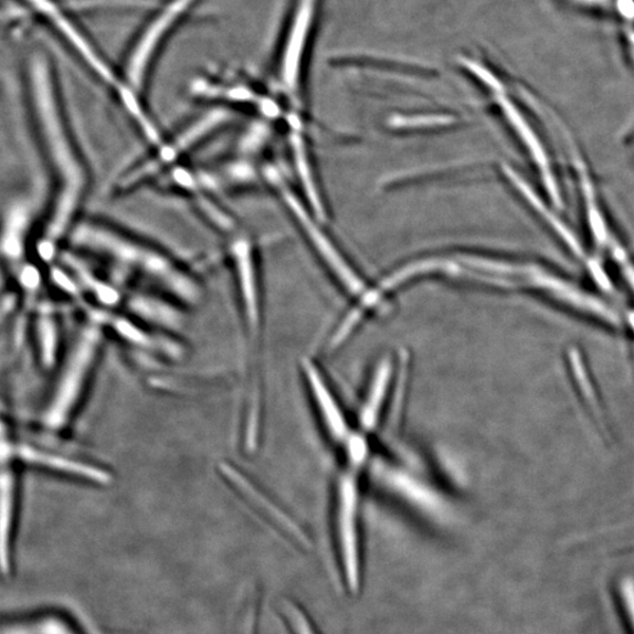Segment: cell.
<instances>
[{
	"label": "cell",
	"instance_id": "1",
	"mask_svg": "<svg viewBox=\"0 0 634 634\" xmlns=\"http://www.w3.org/2000/svg\"><path fill=\"white\" fill-rule=\"evenodd\" d=\"M25 89L36 138L53 181V193L36 253L52 265L60 257V244L77 223L88 191L89 173L66 118L50 53L44 47L29 51L24 64Z\"/></svg>",
	"mask_w": 634,
	"mask_h": 634
},
{
	"label": "cell",
	"instance_id": "2",
	"mask_svg": "<svg viewBox=\"0 0 634 634\" xmlns=\"http://www.w3.org/2000/svg\"><path fill=\"white\" fill-rule=\"evenodd\" d=\"M67 240L71 250L105 260L126 275H138L183 303L200 300L201 288L197 279L177 260L108 223L77 221Z\"/></svg>",
	"mask_w": 634,
	"mask_h": 634
},
{
	"label": "cell",
	"instance_id": "3",
	"mask_svg": "<svg viewBox=\"0 0 634 634\" xmlns=\"http://www.w3.org/2000/svg\"><path fill=\"white\" fill-rule=\"evenodd\" d=\"M233 120L232 110L225 106L211 105L199 116L182 126L170 139H165L151 157L140 161L124 173L117 181L119 194L134 191L140 186L169 172L180 165L186 155L193 151L202 142L218 135Z\"/></svg>",
	"mask_w": 634,
	"mask_h": 634
},
{
	"label": "cell",
	"instance_id": "4",
	"mask_svg": "<svg viewBox=\"0 0 634 634\" xmlns=\"http://www.w3.org/2000/svg\"><path fill=\"white\" fill-rule=\"evenodd\" d=\"M200 0H166L141 27L124 55L121 82L144 96L160 52Z\"/></svg>",
	"mask_w": 634,
	"mask_h": 634
},
{
	"label": "cell",
	"instance_id": "5",
	"mask_svg": "<svg viewBox=\"0 0 634 634\" xmlns=\"http://www.w3.org/2000/svg\"><path fill=\"white\" fill-rule=\"evenodd\" d=\"M57 33L99 82L114 91L120 83L119 71L109 64L104 53L92 42L76 20V10L64 0H23Z\"/></svg>",
	"mask_w": 634,
	"mask_h": 634
},
{
	"label": "cell",
	"instance_id": "6",
	"mask_svg": "<svg viewBox=\"0 0 634 634\" xmlns=\"http://www.w3.org/2000/svg\"><path fill=\"white\" fill-rule=\"evenodd\" d=\"M101 342V330L89 327L84 330L65 366L57 393L47 410L45 421L49 426L60 427L68 419L77 403L85 381L95 361Z\"/></svg>",
	"mask_w": 634,
	"mask_h": 634
},
{
	"label": "cell",
	"instance_id": "7",
	"mask_svg": "<svg viewBox=\"0 0 634 634\" xmlns=\"http://www.w3.org/2000/svg\"><path fill=\"white\" fill-rule=\"evenodd\" d=\"M357 516V482L352 474H348L340 486V536L347 581L352 591H358L360 585Z\"/></svg>",
	"mask_w": 634,
	"mask_h": 634
},
{
	"label": "cell",
	"instance_id": "8",
	"mask_svg": "<svg viewBox=\"0 0 634 634\" xmlns=\"http://www.w3.org/2000/svg\"><path fill=\"white\" fill-rule=\"evenodd\" d=\"M317 0L298 2L282 57V80L295 91L300 81L302 63L314 23Z\"/></svg>",
	"mask_w": 634,
	"mask_h": 634
},
{
	"label": "cell",
	"instance_id": "9",
	"mask_svg": "<svg viewBox=\"0 0 634 634\" xmlns=\"http://www.w3.org/2000/svg\"><path fill=\"white\" fill-rule=\"evenodd\" d=\"M32 226V209L28 199L10 201L3 218L2 252L12 267L25 263L28 239Z\"/></svg>",
	"mask_w": 634,
	"mask_h": 634
},
{
	"label": "cell",
	"instance_id": "10",
	"mask_svg": "<svg viewBox=\"0 0 634 634\" xmlns=\"http://www.w3.org/2000/svg\"><path fill=\"white\" fill-rule=\"evenodd\" d=\"M239 290L244 302L247 319L255 330L258 324V293L254 249L247 239H236L230 246Z\"/></svg>",
	"mask_w": 634,
	"mask_h": 634
},
{
	"label": "cell",
	"instance_id": "11",
	"mask_svg": "<svg viewBox=\"0 0 634 634\" xmlns=\"http://www.w3.org/2000/svg\"><path fill=\"white\" fill-rule=\"evenodd\" d=\"M282 188V186H279ZM284 198L290 211L294 212L298 221L306 230L309 239H311L314 246L321 253L327 264L330 265L335 274L340 276L341 283L353 294H359L363 290L361 279L353 274V272L346 265L340 254L335 251L328 239L323 232L317 229L313 221L309 220L306 211L300 203L286 190L282 188Z\"/></svg>",
	"mask_w": 634,
	"mask_h": 634
},
{
	"label": "cell",
	"instance_id": "12",
	"mask_svg": "<svg viewBox=\"0 0 634 634\" xmlns=\"http://www.w3.org/2000/svg\"><path fill=\"white\" fill-rule=\"evenodd\" d=\"M3 446L8 447L9 454H14L18 457L21 456L24 461L29 463H33L36 465L45 466V468L63 472L66 474H72L74 476H80L86 478L88 480L97 482V483H107L109 482V475L98 468H93L84 463H80L77 461H72L68 458L61 457L59 455L45 453L42 451L33 450L31 446L22 445L14 447L7 446L3 443Z\"/></svg>",
	"mask_w": 634,
	"mask_h": 634
},
{
	"label": "cell",
	"instance_id": "13",
	"mask_svg": "<svg viewBox=\"0 0 634 634\" xmlns=\"http://www.w3.org/2000/svg\"><path fill=\"white\" fill-rule=\"evenodd\" d=\"M114 93L125 114L134 121L142 138L155 148L160 146L165 138L151 112L147 109L144 96L123 82L114 89Z\"/></svg>",
	"mask_w": 634,
	"mask_h": 634
},
{
	"label": "cell",
	"instance_id": "14",
	"mask_svg": "<svg viewBox=\"0 0 634 634\" xmlns=\"http://www.w3.org/2000/svg\"><path fill=\"white\" fill-rule=\"evenodd\" d=\"M305 370L309 384L313 388L316 402L321 408V413L330 435L338 442H348L350 436L347 423L340 408L337 402H335L330 391H328L321 376H319V372H317L316 368L309 362H306Z\"/></svg>",
	"mask_w": 634,
	"mask_h": 634
},
{
	"label": "cell",
	"instance_id": "15",
	"mask_svg": "<svg viewBox=\"0 0 634 634\" xmlns=\"http://www.w3.org/2000/svg\"><path fill=\"white\" fill-rule=\"evenodd\" d=\"M63 266L72 274L80 286L89 290L103 304L115 305L119 302L120 295L115 287H112L95 274L83 260V255L70 250L60 254Z\"/></svg>",
	"mask_w": 634,
	"mask_h": 634
},
{
	"label": "cell",
	"instance_id": "16",
	"mask_svg": "<svg viewBox=\"0 0 634 634\" xmlns=\"http://www.w3.org/2000/svg\"><path fill=\"white\" fill-rule=\"evenodd\" d=\"M389 378L390 364L383 362L378 370L374 382H372L368 400L362 409L361 423L367 431L374 427L378 422Z\"/></svg>",
	"mask_w": 634,
	"mask_h": 634
},
{
	"label": "cell",
	"instance_id": "17",
	"mask_svg": "<svg viewBox=\"0 0 634 634\" xmlns=\"http://www.w3.org/2000/svg\"><path fill=\"white\" fill-rule=\"evenodd\" d=\"M221 471L223 474H225V476L228 475V477L231 479L232 483L236 484V486L244 493L249 494V496H251L252 498H254L256 501H258L260 506H263L266 510H268L272 515H274L275 518H277V520L282 521V524L289 530H292V532L297 537L300 538L302 540H304L305 542V537L304 535L297 530V528L292 524V521H289L288 518H286L282 513L277 511L273 506L270 505V503L258 495V493H256L251 486L250 483L242 478L240 476V474L237 472H235L234 469L231 468V466L229 464H222L221 465Z\"/></svg>",
	"mask_w": 634,
	"mask_h": 634
},
{
	"label": "cell",
	"instance_id": "18",
	"mask_svg": "<svg viewBox=\"0 0 634 634\" xmlns=\"http://www.w3.org/2000/svg\"><path fill=\"white\" fill-rule=\"evenodd\" d=\"M129 306L135 311L149 317V319L171 323L176 319V311L157 298L138 294L129 298Z\"/></svg>",
	"mask_w": 634,
	"mask_h": 634
},
{
	"label": "cell",
	"instance_id": "19",
	"mask_svg": "<svg viewBox=\"0 0 634 634\" xmlns=\"http://www.w3.org/2000/svg\"><path fill=\"white\" fill-rule=\"evenodd\" d=\"M14 499V479L10 472L4 471L2 477V535H3V562L7 553L8 533L11 525Z\"/></svg>",
	"mask_w": 634,
	"mask_h": 634
},
{
	"label": "cell",
	"instance_id": "20",
	"mask_svg": "<svg viewBox=\"0 0 634 634\" xmlns=\"http://www.w3.org/2000/svg\"><path fill=\"white\" fill-rule=\"evenodd\" d=\"M14 268L18 283H20L28 296L32 297L33 294L40 290L42 285V275L39 267L29 263H23Z\"/></svg>",
	"mask_w": 634,
	"mask_h": 634
},
{
	"label": "cell",
	"instance_id": "21",
	"mask_svg": "<svg viewBox=\"0 0 634 634\" xmlns=\"http://www.w3.org/2000/svg\"><path fill=\"white\" fill-rule=\"evenodd\" d=\"M41 334L43 335V348H44V356L45 359L50 362L51 357L53 353V348L55 346V326L49 317H44V319L40 323Z\"/></svg>",
	"mask_w": 634,
	"mask_h": 634
},
{
	"label": "cell",
	"instance_id": "22",
	"mask_svg": "<svg viewBox=\"0 0 634 634\" xmlns=\"http://www.w3.org/2000/svg\"><path fill=\"white\" fill-rule=\"evenodd\" d=\"M288 611L297 634H314L305 615L300 611L294 606H289Z\"/></svg>",
	"mask_w": 634,
	"mask_h": 634
},
{
	"label": "cell",
	"instance_id": "23",
	"mask_svg": "<svg viewBox=\"0 0 634 634\" xmlns=\"http://www.w3.org/2000/svg\"><path fill=\"white\" fill-rule=\"evenodd\" d=\"M624 595L627 607L631 612V619L634 625V583L632 581H627L624 585Z\"/></svg>",
	"mask_w": 634,
	"mask_h": 634
},
{
	"label": "cell",
	"instance_id": "24",
	"mask_svg": "<svg viewBox=\"0 0 634 634\" xmlns=\"http://www.w3.org/2000/svg\"><path fill=\"white\" fill-rule=\"evenodd\" d=\"M581 2H584V0H581ZM590 2H593V0H590Z\"/></svg>",
	"mask_w": 634,
	"mask_h": 634
}]
</instances>
